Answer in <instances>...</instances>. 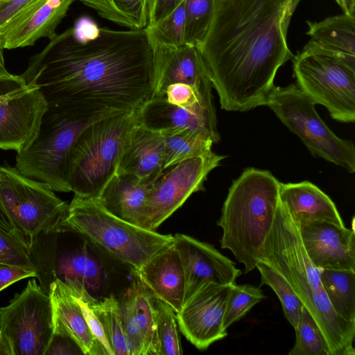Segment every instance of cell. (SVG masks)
Masks as SVG:
<instances>
[{
  "label": "cell",
  "instance_id": "4fadbf2b",
  "mask_svg": "<svg viewBox=\"0 0 355 355\" xmlns=\"http://www.w3.org/2000/svg\"><path fill=\"white\" fill-rule=\"evenodd\" d=\"M48 104L21 75H0V148L17 153L35 138Z\"/></svg>",
  "mask_w": 355,
  "mask_h": 355
},
{
  "label": "cell",
  "instance_id": "603a6c76",
  "mask_svg": "<svg viewBox=\"0 0 355 355\" xmlns=\"http://www.w3.org/2000/svg\"><path fill=\"white\" fill-rule=\"evenodd\" d=\"M306 22L310 40L302 50L337 58L355 68V16L343 12Z\"/></svg>",
  "mask_w": 355,
  "mask_h": 355
},
{
  "label": "cell",
  "instance_id": "2e32d148",
  "mask_svg": "<svg viewBox=\"0 0 355 355\" xmlns=\"http://www.w3.org/2000/svg\"><path fill=\"white\" fill-rule=\"evenodd\" d=\"M173 237L184 273V304L203 287L211 284L231 285L241 275L235 263L212 245L184 234Z\"/></svg>",
  "mask_w": 355,
  "mask_h": 355
},
{
  "label": "cell",
  "instance_id": "f1b7e54d",
  "mask_svg": "<svg viewBox=\"0 0 355 355\" xmlns=\"http://www.w3.org/2000/svg\"><path fill=\"white\" fill-rule=\"evenodd\" d=\"M164 139V169L185 159L211 152L214 142L194 132L167 130L160 132Z\"/></svg>",
  "mask_w": 355,
  "mask_h": 355
},
{
  "label": "cell",
  "instance_id": "60d3db41",
  "mask_svg": "<svg viewBox=\"0 0 355 355\" xmlns=\"http://www.w3.org/2000/svg\"><path fill=\"white\" fill-rule=\"evenodd\" d=\"M73 354L83 352L70 335L60 325L54 323L53 332L45 355Z\"/></svg>",
  "mask_w": 355,
  "mask_h": 355
},
{
  "label": "cell",
  "instance_id": "1f68e13d",
  "mask_svg": "<svg viewBox=\"0 0 355 355\" xmlns=\"http://www.w3.org/2000/svg\"><path fill=\"white\" fill-rule=\"evenodd\" d=\"M97 307L114 355H132L123 325L119 301L110 295L98 301Z\"/></svg>",
  "mask_w": 355,
  "mask_h": 355
},
{
  "label": "cell",
  "instance_id": "e575fe53",
  "mask_svg": "<svg viewBox=\"0 0 355 355\" xmlns=\"http://www.w3.org/2000/svg\"><path fill=\"white\" fill-rule=\"evenodd\" d=\"M266 298L263 291L250 284L230 286L223 320L225 329L243 318L256 304Z\"/></svg>",
  "mask_w": 355,
  "mask_h": 355
},
{
  "label": "cell",
  "instance_id": "74e56055",
  "mask_svg": "<svg viewBox=\"0 0 355 355\" xmlns=\"http://www.w3.org/2000/svg\"><path fill=\"white\" fill-rule=\"evenodd\" d=\"M31 251L27 243L0 228V264L37 270Z\"/></svg>",
  "mask_w": 355,
  "mask_h": 355
},
{
  "label": "cell",
  "instance_id": "f6af8a7d",
  "mask_svg": "<svg viewBox=\"0 0 355 355\" xmlns=\"http://www.w3.org/2000/svg\"><path fill=\"white\" fill-rule=\"evenodd\" d=\"M33 0H0V27Z\"/></svg>",
  "mask_w": 355,
  "mask_h": 355
},
{
  "label": "cell",
  "instance_id": "cb8c5ba5",
  "mask_svg": "<svg viewBox=\"0 0 355 355\" xmlns=\"http://www.w3.org/2000/svg\"><path fill=\"white\" fill-rule=\"evenodd\" d=\"M279 197L282 206L297 223L327 222L345 226L334 202L309 182L280 183Z\"/></svg>",
  "mask_w": 355,
  "mask_h": 355
},
{
  "label": "cell",
  "instance_id": "d6986e66",
  "mask_svg": "<svg viewBox=\"0 0 355 355\" xmlns=\"http://www.w3.org/2000/svg\"><path fill=\"white\" fill-rule=\"evenodd\" d=\"M137 122L157 132L187 130L220 140L215 110L202 105L181 107L168 103L163 96L150 98L137 110Z\"/></svg>",
  "mask_w": 355,
  "mask_h": 355
},
{
  "label": "cell",
  "instance_id": "5b68a950",
  "mask_svg": "<svg viewBox=\"0 0 355 355\" xmlns=\"http://www.w3.org/2000/svg\"><path fill=\"white\" fill-rule=\"evenodd\" d=\"M61 230L76 232L130 266L135 272L173 243L162 234L125 221L106 210L97 198L74 195Z\"/></svg>",
  "mask_w": 355,
  "mask_h": 355
},
{
  "label": "cell",
  "instance_id": "7c38bea8",
  "mask_svg": "<svg viewBox=\"0 0 355 355\" xmlns=\"http://www.w3.org/2000/svg\"><path fill=\"white\" fill-rule=\"evenodd\" d=\"M224 157L211 151L164 169L149 191L141 227L155 231L191 194L205 190L208 174Z\"/></svg>",
  "mask_w": 355,
  "mask_h": 355
},
{
  "label": "cell",
  "instance_id": "e0dca14e",
  "mask_svg": "<svg viewBox=\"0 0 355 355\" xmlns=\"http://www.w3.org/2000/svg\"><path fill=\"white\" fill-rule=\"evenodd\" d=\"M76 0H33L0 27V46L13 49L33 45L38 40H50Z\"/></svg>",
  "mask_w": 355,
  "mask_h": 355
},
{
  "label": "cell",
  "instance_id": "3957f363",
  "mask_svg": "<svg viewBox=\"0 0 355 355\" xmlns=\"http://www.w3.org/2000/svg\"><path fill=\"white\" fill-rule=\"evenodd\" d=\"M291 286L323 335L330 355H354L355 323L334 311L323 288L320 270L308 257L298 225L279 201L261 259Z\"/></svg>",
  "mask_w": 355,
  "mask_h": 355
},
{
  "label": "cell",
  "instance_id": "7a4b0ae2",
  "mask_svg": "<svg viewBox=\"0 0 355 355\" xmlns=\"http://www.w3.org/2000/svg\"><path fill=\"white\" fill-rule=\"evenodd\" d=\"M301 0H214L199 46L221 108L265 105L275 75L294 55L287 34Z\"/></svg>",
  "mask_w": 355,
  "mask_h": 355
},
{
  "label": "cell",
  "instance_id": "4dcf8cb0",
  "mask_svg": "<svg viewBox=\"0 0 355 355\" xmlns=\"http://www.w3.org/2000/svg\"><path fill=\"white\" fill-rule=\"evenodd\" d=\"M256 268L261 275V285H267L274 291L281 302L285 318L295 329L304 306L302 301L284 277L268 264L259 261Z\"/></svg>",
  "mask_w": 355,
  "mask_h": 355
},
{
  "label": "cell",
  "instance_id": "44dd1931",
  "mask_svg": "<svg viewBox=\"0 0 355 355\" xmlns=\"http://www.w3.org/2000/svg\"><path fill=\"white\" fill-rule=\"evenodd\" d=\"M135 274L157 298L176 313L181 310L185 278L181 258L173 244L150 259Z\"/></svg>",
  "mask_w": 355,
  "mask_h": 355
},
{
  "label": "cell",
  "instance_id": "52a82bcc",
  "mask_svg": "<svg viewBox=\"0 0 355 355\" xmlns=\"http://www.w3.org/2000/svg\"><path fill=\"white\" fill-rule=\"evenodd\" d=\"M137 111L113 114L88 125L71 151L69 184L74 195L97 198L115 175Z\"/></svg>",
  "mask_w": 355,
  "mask_h": 355
},
{
  "label": "cell",
  "instance_id": "7bdbcfd3",
  "mask_svg": "<svg viewBox=\"0 0 355 355\" xmlns=\"http://www.w3.org/2000/svg\"><path fill=\"white\" fill-rule=\"evenodd\" d=\"M38 276L35 269L0 264V291L22 279Z\"/></svg>",
  "mask_w": 355,
  "mask_h": 355
},
{
  "label": "cell",
  "instance_id": "9a60e30c",
  "mask_svg": "<svg viewBox=\"0 0 355 355\" xmlns=\"http://www.w3.org/2000/svg\"><path fill=\"white\" fill-rule=\"evenodd\" d=\"M231 285L211 284L203 287L177 313L179 329L200 350L227 336L223 320Z\"/></svg>",
  "mask_w": 355,
  "mask_h": 355
},
{
  "label": "cell",
  "instance_id": "ab89813d",
  "mask_svg": "<svg viewBox=\"0 0 355 355\" xmlns=\"http://www.w3.org/2000/svg\"><path fill=\"white\" fill-rule=\"evenodd\" d=\"M162 96L168 103L178 107H193L202 105L209 109L215 110L214 107H209L202 101L194 88L184 83L169 85Z\"/></svg>",
  "mask_w": 355,
  "mask_h": 355
},
{
  "label": "cell",
  "instance_id": "4316f807",
  "mask_svg": "<svg viewBox=\"0 0 355 355\" xmlns=\"http://www.w3.org/2000/svg\"><path fill=\"white\" fill-rule=\"evenodd\" d=\"M323 288L334 312L355 323V271L320 270Z\"/></svg>",
  "mask_w": 355,
  "mask_h": 355
},
{
  "label": "cell",
  "instance_id": "30bf717a",
  "mask_svg": "<svg viewBox=\"0 0 355 355\" xmlns=\"http://www.w3.org/2000/svg\"><path fill=\"white\" fill-rule=\"evenodd\" d=\"M300 88L338 121H355V68L337 58L302 50L292 59Z\"/></svg>",
  "mask_w": 355,
  "mask_h": 355
},
{
  "label": "cell",
  "instance_id": "836d02e7",
  "mask_svg": "<svg viewBox=\"0 0 355 355\" xmlns=\"http://www.w3.org/2000/svg\"><path fill=\"white\" fill-rule=\"evenodd\" d=\"M214 0H185L184 43L200 46L209 28Z\"/></svg>",
  "mask_w": 355,
  "mask_h": 355
},
{
  "label": "cell",
  "instance_id": "c3c4849f",
  "mask_svg": "<svg viewBox=\"0 0 355 355\" xmlns=\"http://www.w3.org/2000/svg\"><path fill=\"white\" fill-rule=\"evenodd\" d=\"M0 355H12V352L8 342L0 331Z\"/></svg>",
  "mask_w": 355,
  "mask_h": 355
},
{
  "label": "cell",
  "instance_id": "bcb514c9",
  "mask_svg": "<svg viewBox=\"0 0 355 355\" xmlns=\"http://www.w3.org/2000/svg\"><path fill=\"white\" fill-rule=\"evenodd\" d=\"M0 228L15 236L17 239L27 243L29 246L28 241L19 232V231L14 226L8 216L4 211L1 205L0 204Z\"/></svg>",
  "mask_w": 355,
  "mask_h": 355
},
{
  "label": "cell",
  "instance_id": "ffe728a7",
  "mask_svg": "<svg viewBox=\"0 0 355 355\" xmlns=\"http://www.w3.org/2000/svg\"><path fill=\"white\" fill-rule=\"evenodd\" d=\"M155 302L156 297L139 279L119 302L123 325L132 355H159Z\"/></svg>",
  "mask_w": 355,
  "mask_h": 355
},
{
  "label": "cell",
  "instance_id": "9c48e42d",
  "mask_svg": "<svg viewBox=\"0 0 355 355\" xmlns=\"http://www.w3.org/2000/svg\"><path fill=\"white\" fill-rule=\"evenodd\" d=\"M315 105L296 83L284 87L274 86L265 103L314 156L354 173L353 142L336 136L319 116Z\"/></svg>",
  "mask_w": 355,
  "mask_h": 355
},
{
  "label": "cell",
  "instance_id": "8d00e7d4",
  "mask_svg": "<svg viewBox=\"0 0 355 355\" xmlns=\"http://www.w3.org/2000/svg\"><path fill=\"white\" fill-rule=\"evenodd\" d=\"M184 3L180 4L166 18L154 26H146L153 45L180 47L184 40Z\"/></svg>",
  "mask_w": 355,
  "mask_h": 355
},
{
  "label": "cell",
  "instance_id": "ee69618b",
  "mask_svg": "<svg viewBox=\"0 0 355 355\" xmlns=\"http://www.w3.org/2000/svg\"><path fill=\"white\" fill-rule=\"evenodd\" d=\"M73 28L75 37L80 42L94 40L100 32L97 24L88 17L80 18Z\"/></svg>",
  "mask_w": 355,
  "mask_h": 355
},
{
  "label": "cell",
  "instance_id": "83f0119b",
  "mask_svg": "<svg viewBox=\"0 0 355 355\" xmlns=\"http://www.w3.org/2000/svg\"><path fill=\"white\" fill-rule=\"evenodd\" d=\"M95 10L98 15L130 29L148 24V0H76Z\"/></svg>",
  "mask_w": 355,
  "mask_h": 355
},
{
  "label": "cell",
  "instance_id": "8992f818",
  "mask_svg": "<svg viewBox=\"0 0 355 355\" xmlns=\"http://www.w3.org/2000/svg\"><path fill=\"white\" fill-rule=\"evenodd\" d=\"M113 114L116 113L89 114L48 105L37 136L27 148L17 153L15 168L54 191L70 192L69 161L78 138L91 123Z\"/></svg>",
  "mask_w": 355,
  "mask_h": 355
},
{
  "label": "cell",
  "instance_id": "f546056e",
  "mask_svg": "<svg viewBox=\"0 0 355 355\" xmlns=\"http://www.w3.org/2000/svg\"><path fill=\"white\" fill-rule=\"evenodd\" d=\"M62 280L67 284L81 308L85 319L95 339L98 355H114L99 315L97 307L98 300L94 298L86 289L85 285L78 279L64 278Z\"/></svg>",
  "mask_w": 355,
  "mask_h": 355
},
{
  "label": "cell",
  "instance_id": "7dc6e473",
  "mask_svg": "<svg viewBox=\"0 0 355 355\" xmlns=\"http://www.w3.org/2000/svg\"><path fill=\"white\" fill-rule=\"evenodd\" d=\"M343 12L347 15L355 16V0H335Z\"/></svg>",
  "mask_w": 355,
  "mask_h": 355
},
{
  "label": "cell",
  "instance_id": "d6a6232c",
  "mask_svg": "<svg viewBox=\"0 0 355 355\" xmlns=\"http://www.w3.org/2000/svg\"><path fill=\"white\" fill-rule=\"evenodd\" d=\"M295 331V343L289 355H330L327 343L318 324L303 306Z\"/></svg>",
  "mask_w": 355,
  "mask_h": 355
},
{
  "label": "cell",
  "instance_id": "d590c367",
  "mask_svg": "<svg viewBox=\"0 0 355 355\" xmlns=\"http://www.w3.org/2000/svg\"><path fill=\"white\" fill-rule=\"evenodd\" d=\"M156 331L160 347L159 355H180L182 349L174 310L156 297Z\"/></svg>",
  "mask_w": 355,
  "mask_h": 355
},
{
  "label": "cell",
  "instance_id": "d4e9b609",
  "mask_svg": "<svg viewBox=\"0 0 355 355\" xmlns=\"http://www.w3.org/2000/svg\"><path fill=\"white\" fill-rule=\"evenodd\" d=\"M154 182L141 180L132 174L116 173L97 199L112 214L142 227L146 199Z\"/></svg>",
  "mask_w": 355,
  "mask_h": 355
},
{
  "label": "cell",
  "instance_id": "ac0fdd59",
  "mask_svg": "<svg viewBox=\"0 0 355 355\" xmlns=\"http://www.w3.org/2000/svg\"><path fill=\"white\" fill-rule=\"evenodd\" d=\"M297 224L305 251L318 268L355 271L354 230L327 222Z\"/></svg>",
  "mask_w": 355,
  "mask_h": 355
},
{
  "label": "cell",
  "instance_id": "ba28073f",
  "mask_svg": "<svg viewBox=\"0 0 355 355\" xmlns=\"http://www.w3.org/2000/svg\"><path fill=\"white\" fill-rule=\"evenodd\" d=\"M0 204L31 248L40 234L60 231L69 206L49 185L8 164L0 166Z\"/></svg>",
  "mask_w": 355,
  "mask_h": 355
},
{
  "label": "cell",
  "instance_id": "484cf974",
  "mask_svg": "<svg viewBox=\"0 0 355 355\" xmlns=\"http://www.w3.org/2000/svg\"><path fill=\"white\" fill-rule=\"evenodd\" d=\"M53 322L63 328L83 354L98 355L94 336L81 308L63 280L56 277L49 284Z\"/></svg>",
  "mask_w": 355,
  "mask_h": 355
},
{
  "label": "cell",
  "instance_id": "b9f144b4",
  "mask_svg": "<svg viewBox=\"0 0 355 355\" xmlns=\"http://www.w3.org/2000/svg\"><path fill=\"white\" fill-rule=\"evenodd\" d=\"M183 0H148V24L154 26L166 18Z\"/></svg>",
  "mask_w": 355,
  "mask_h": 355
},
{
  "label": "cell",
  "instance_id": "f35d334b",
  "mask_svg": "<svg viewBox=\"0 0 355 355\" xmlns=\"http://www.w3.org/2000/svg\"><path fill=\"white\" fill-rule=\"evenodd\" d=\"M59 268L64 278L78 279L83 284L96 281L100 275L97 263L85 253L73 254L63 259Z\"/></svg>",
  "mask_w": 355,
  "mask_h": 355
},
{
  "label": "cell",
  "instance_id": "7402d4cb",
  "mask_svg": "<svg viewBox=\"0 0 355 355\" xmlns=\"http://www.w3.org/2000/svg\"><path fill=\"white\" fill-rule=\"evenodd\" d=\"M164 139L159 132L138 122L131 130L116 173L154 182L163 173Z\"/></svg>",
  "mask_w": 355,
  "mask_h": 355
},
{
  "label": "cell",
  "instance_id": "5bb4252c",
  "mask_svg": "<svg viewBox=\"0 0 355 355\" xmlns=\"http://www.w3.org/2000/svg\"><path fill=\"white\" fill-rule=\"evenodd\" d=\"M153 46L155 87L151 98L162 96L169 85L184 83L194 88L205 105L214 107L211 74L200 47L187 44L176 48Z\"/></svg>",
  "mask_w": 355,
  "mask_h": 355
},
{
  "label": "cell",
  "instance_id": "6da1fadb",
  "mask_svg": "<svg viewBox=\"0 0 355 355\" xmlns=\"http://www.w3.org/2000/svg\"><path fill=\"white\" fill-rule=\"evenodd\" d=\"M48 105L89 114L140 109L153 96L155 48L146 28H100L80 42L71 27L32 56L21 74Z\"/></svg>",
  "mask_w": 355,
  "mask_h": 355
},
{
  "label": "cell",
  "instance_id": "277c9868",
  "mask_svg": "<svg viewBox=\"0 0 355 355\" xmlns=\"http://www.w3.org/2000/svg\"><path fill=\"white\" fill-rule=\"evenodd\" d=\"M279 186L270 172L248 168L229 189L217 222L220 247L231 251L245 273L261 261L279 205Z\"/></svg>",
  "mask_w": 355,
  "mask_h": 355
},
{
  "label": "cell",
  "instance_id": "681fc988",
  "mask_svg": "<svg viewBox=\"0 0 355 355\" xmlns=\"http://www.w3.org/2000/svg\"><path fill=\"white\" fill-rule=\"evenodd\" d=\"M8 71H7L6 67H5V62L3 59V49L0 46V75L1 74H6Z\"/></svg>",
  "mask_w": 355,
  "mask_h": 355
},
{
  "label": "cell",
  "instance_id": "8fae6325",
  "mask_svg": "<svg viewBox=\"0 0 355 355\" xmlns=\"http://www.w3.org/2000/svg\"><path fill=\"white\" fill-rule=\"evenodd\" d=\"M54 329L51 301L35 279L0 308V331L12 355H45Z\"/></svg>",
  "mask_w": 355,
  "mask_h": 355
}]
</instances>
